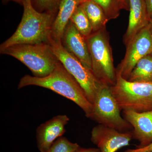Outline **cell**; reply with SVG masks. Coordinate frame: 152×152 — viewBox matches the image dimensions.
Returning <instances> with one entry per match:
<instances>
[{"label":"cell","instance_id":"1","mask_svg":"<svg viewBox=\"0 0 152 152\" xmlns=\"http://www.w3.org/2000/svg\"><path fill=\"white\" fill-rule=\"evenodd\" d=\"M31 86L51 90L70 100L82 109L87 118H89L93 104L88 99L82 87L60 61L54 70L45 77L26 75L20 80L18 88Z\"/></svg>","mask_w":152,"mask_h":152},{"label":"cell","instance_id":"2","mask_svg":"<svg viewBox=\"0 0 152 152\" xmlns=\"http://www.w3.org/2000/svg\"><path fill=\"white\" fill-rule=\"evenodd\" d=\"M21 21L13 34L0 46V52L9 47L23 44L48 43L54 21L51 13H40L34 8L31 0H23Z\"/></svg>","mask_w":152,"mask_h":152},{"label":"cell","instance_id":"3","mask_svg":"<svg viewBox=\"0 0 152 152\" xmlns=\"http://www.w3.org/2000/svg\"><path fill=\"white\" fill-rule=\"evenodd\" d=\"M19 60L35 77H45L51 73L59 62L48 43L18 45L1 52Z\"/></svg>","mask_w":152,"mask_h":152},{"label":"cell","instance_id":"4","mask_svg":"<svg viewBox=\"0 0 152 152\" xmlns=\"http://www.w3.org/2000/svg\"><path fill=\"white\" fill-rule=\"evenodd\" d=\"M92 64V71L104 85L112 87L117 80L110 37L106 28L86 38Z\"/></svg>","mask_w":152,"mask_h":152},{"label":"cell","instance_id":"5","mask_svg":"<svg viewBox=\"0 0 152 152\" xmlns=\"http://www.w3.org/2000/svg\"><path fill=\"white\" fill-rule=\"evenodd\" d=\"M117 74L115 84L110 87L120 110L137 112L152 110V82H131Z\"/></svg>","mask_w":152,"mask_h":152},{"label":"cell","instance_id":"6","mask_svg":"<svg viewBox=\"0 0 152 152\" xmlns=\"http://www.w3.org/2000/svg\"><path fill=\"white\" fill-rule=\"evenodd\" d=\"M48 43L57 59L75 79L83 90L88 100L93 104L96 95L103 84L95 76L92 71L85 66L64 47L62 41L56 40L51 37Z\"/></svg>","mask_w":152,"mask_h":152},{"label":"cell","instance_id":"7","mask_svg":"<svg viewBox=\"0 0 152 152\" xmlns=\"http://www.w3.org/2000/svg\"><path fill=\"white\" fill-rule=\"evenodd\" d=\"M120 111L110 87L104 85L96 95L89 118L99 124L123 132L130 129L131 125L121 117Z\"/></svg>","mask_w":152,"mask_h":152},{"label":"cell","instance_id":"8","mask_svg":"<svg viewBox=\"0 0 152 152\" xmlns=\"http://www.w3.org/2000/svg\"><path fill=\"white\" fill-rule=\"evenodd\" d=\"M126 48L124 57L116 69V74L128 80L138 62L152 53V33L149 25L142 29Z\"/></svg>","mask_w":152,"mask_h":152},{"label":"cell","instance_id":"9","mask_svg":"<svg viewBox=\"0 0 152 152\" xmlns=\"http://www.w3.org/2000/svg\"><path fill=\"white\" fill-rule=\"evenodd\" d=\"M132 138V133L123 132L99 124L93 128L91 140L101 152H116L129 145Z\"/></svg>","mask_w":152,"mask_h":152},{"label":"cell","instance_id":"10","mask_svg":"<svg viewBox=\"0 0 152 152\" xmlns=\"http://www.w3.org/2000/svg\"><path fill=\"white\" fill-rule=\"evenodd\" d=\"M69 120L66 115H58L39 126L36 138L40 152H48L55 141L62 136Z\"/></svg>","mask_w":152,"mask_h":152},{"label":"cell","instance_id":"11","mask_svg":"<svg viewBox=\"0 0 152 152\" xmlns=\"http://www.w3.org/2000/svg\"><path fill=\"white\" fill-rule=\"evenodd\" d=\"M125 120L134 128L133 138L140 142L137 147L146 146L152 142V110L137 112L124 110Z\"/></svg>","mask_w":152,"mask_h":152},{"label":"cell","instance_id":"12","mask_svg":"<svg viewBox=\"0 0 152 152\" xmlns=\"http://www.w3.org/2000/svg\"><path fill=\"white\" fill-rule=\"evenodd\" d=\"M64 46L88 69L92 71V64L86 38L71 21L67 26L62 39Z\"/></svg>","mask_w":152,"mask_h":152},{"label":"cell","instance_id":"13","mask_svg":"<svg viewBox=\"0 0 152 152\" xmlns=\"http://www.w3.org/2000/svg\"><path fill=\"white\" fill-rule=\"evenodd\" d=\"M129 24L123 39L126 46L150 23L145 0H129Z\"/></svg>","mask_w":152,"mask_h":152},{"label":"cell","instance_id":"14","mask_svg":"<svg viewBox=\"0 0 152 152\" xmlns=\"http://www.w3.org/2000/svg\"><path fill=\"white\" fill-rule=\"evenodd\" d=\"M83 0H61L59 11L51 30V37L57 41H62L67 26L76 9Z\"/></svg>","mask_w":152,"mask_h":152},{"label":"cell","instance_id":"15","mask_svg":"<svg viewBox=\"0 0 152 152\" xmlns=\"http://www.w3.org/2000/svg\"><path fill=\"white\" fill-rule=\"evenodd\" d=\"M81 5L89 20L93 33L106 28L109 20L98 4L92 0H83Z\"/></svg>","mask_w":152,"mask_h":152},{"label":"cell","instance_id":"16","mask_svg":"<svg viewBox=\"0 0 152 152\" xmlns=\"http://www.w3.org/2000/svg\"><path fill=\"white\" fill-rule=\"evenodd\" d=\"M128 80L139 83L152 82V53L138 62Z\"/></svg>","mask_w":152,"mask_h":152},{"label":"cell","instance_id":"17","mask_svg":"<svg viewBox=\"0 0 152 152\" xmlns=\"http://www.w3.org/2000/svg\"><path fill=\"white\" fill-rule=\"evenodd\" d=\"M70 21L75 25L79 32L85 38L88 37L92 34L93 31L91 25L81 4L76 9L71 18Z\"/></svg>","mask_w":152,"mask_h":152},{"label":"cell","instance_id":"18","mask_svg":"<svg viewBox=\"0 0 152 152\" xmlns=\"http://www.w3.org/2000/svg\"><path fill=\"white\" fill-rule=\"evenodd\" d=\"M102 8L109 20L119 16L121 7L119 0H92Z\"/></svg>","mask_w":152,"mask_h":152},{"label":"cell","instance_id":"19","mask_svg":"<svg viewBox=\"0 0 152 152\" xmlns=\"http://www.w3.org/2000/svg\"><path fill=\"white\" fill-rule=\"evenodd\" d=\"M80 147L77 143L72 142L66 138L61 137L55 141L48 152H75Z\"/></svg>","mask_w":152,"mask_h":152},{"label":"cell","instance_id":"20","mask_svg":"<svg viewBox=\"0 0 152 152\" xmlns=\"http://www.w3.org/2000/svg\"><path fill=\"white\" fill-rule=\"evenodd\" d=\"M41 9L53 12L59 7L61 0H36Z\"/></svg>","mask_w":152,"mask_h":152},{"label":"cell","instance_id":"21","mask_svg":"<svg viewBox=\"0 0 152 152\" xmlns=\"http://www.w3.org/2000/svg\"><path fill=\"white\" fill-rule=\"evenodd\" d=\"M132 152H138L142 151H149L152 152V142L149 145L146 146L140 147H137V148L134 149L129 150Z\"/></svg>","mask_w":152,"mask_h":152},{"label":"cell","instance_id":"22","mask_svg":"<svg viewBox=\"0 0 152 152\" xmlns=\"http://www.w3.org/2000/svg\"><path fill=\"white\" fill-rule=\"evenodd\" d=\"M145 1L150 21L152 19V0H145Z\"/></svg>","mask_w":152,"mask_h":152},{"label":"cell","instance_id":"23","mask_svg":"<svg viewBox=\"0 0 152 152\" xmlns=\"http://www.w3.org/2000/svg\"><path fill=\"white\" fill-rule=\"evenodd\" d=\"M75 152H101L99 148H84L79 147Z\"/></svg>","mask_w":152,"mask_h":152},{"label":"cell","instance_id":"24","mask_svg":"<svg viewBox=\"0 0 152 152\" xmlns=\"http://www.w3.org/2000/svg\"><path fill=\"white\" fill-rule=\"evenodd\" d=\"M121 7L122 10H125L129 11V0H119Z\"/></svg>","mask_w":152,"mask_h":152},{"label":"cell","instance_id":"25","mask_svg":"<svg viewBox=\"0 0 152 152\" xmlns=\"http://www.w3.org/2000/svg\"><path fill=\"white\" fill-rule=\"evenodd\" d=\"M149 25L150 29H151V31L152 33V19L150 21Z\"/></svg>","mask_w":152,"mask_h":152},{"label":"cell","instance_id":"26","mask_svg":"<svg viewBox=\"0 0 152 152\" xmlns=\"http://www.w3.org/2000/svg\"><path fill=\"white\" fill-rule=\"evenodd\" d=\"M11 1H16L19 3H22V4L23 0H11Z\"/></svg>","mask_w":152,"mask_h":152},{"label":"cell","instance_id":"27","mask_svg":"<svg viewBox=\"0 0 152 152\" xmlns=\"http://www.w3.org/2000/svg\"><path fill=\"white\" fill-rule=\"evenodd\" d=\"M124 152H132L131 151H130L129 150H127V151H126ZM151 152L149 151H142V152Z\"/></svg>","mask_w":152,"mask_h":152}]
</instances>
